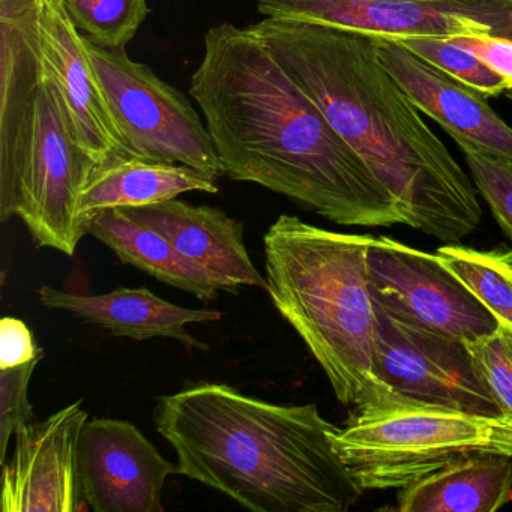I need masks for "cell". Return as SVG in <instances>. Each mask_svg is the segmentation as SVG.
<instances>
[{
  "mask_svg": "<svg viewBox=\"0 0 512 512\" xmlns=\"http://www.w3.org/2000/svg\"><path fill=\"white\" fill-rule=\"evenodd\" d=\"M113 124L131 157L184 164L212 178L223 175L206 124L187 97L125 49L110 50L86 40Z\"/></svg>",
  "mask_w": 512,
  "mask_h": 512,
  "instance_id": "6",
  "label": "cell"
},
{
  "mask_svg": "<svg viewBox=\"0 0 512 512\" xmlns=\"http://www.w3.org/2000/svg\"><path fill=\"white\" fill-rule=\"evenodd\" d=\"M97 167L80 143L47 71L14 206V215L28 227L37 247L53 248L70 257L76 254L77 245L88 235L80 218L79 200Z\"/></svg>",
  "mask_w": 512,
  "mask_h": 512,
  "instance_id": "7",
  "label": "cell"
},
{
  "mask_svg": "<svg viewBox=\"0 0 512 512\" xmlns=\"http://www.w3.org/2000/svg\"><path fill=\"white\" fill-rule=\"evenodd\" d=\"M455 143L469 167L476 191L487 202L494 220L512 242V163L490 157L470 143L461 140Z\"/></svg>",
  "mask_w": 512,
  "mask_h": 512,
  "instance_id": "24",
  "label": "cell"
},
{
  "mask_svg": "<svg viewBox=\"0 0 512 512\" xmlns=\"http://www.w3.org/2000/svg\"><path fill=\"white\" fill-rule=\"evenodd\" d=\"M77 31L104 49H125L149 14L148 0H64Z\"/></svg>",
  "mask_w": 512,
  "mask_h": 512,
  "instance_id": "22",
  "label": "cell"
},
{
  "mask_svg": "<svg viewBox=\"0 0 512 512\" xmlns=\"http://www.w3.org/2000/svg\"><path fill=\"white\" fill-rule=\"evenodd\" d=\"M38 298L44 307L70 311L83 322L100 326L115 337L136 341L172 338L188 349H209L208 344L187 331L188 323L218 322L223 317L220 311L179 307L146 287H121L104 295H76L43 286L38 290Z\"/></svg>",
  "mask_w": 512,
  "mask_h": 512,
  "instance_id": "17",
  "label": "cell"
},
{
  "mask_svg": "<svg viewBox=\"0 0 512 512\" xmlns=\"http://www.w3.org/2000/svg\"><path fill=\"white\" fill-rule=\"evenodd\" d=\"M88 235L110 248L125 265L134 266L167 286L193 293L200 301H214L220 283L149 224L134 220L122 208L104 209L89 218Z\"/></svg>",
  "mask_w": 512,
  "mask_h": 512,
  "instance_id": "20",
  "label": "cell"
},
{
  "mask_svg": "<svg viewBox=\"0 0 512 512\" xmlns=\"http://www.w3.org/2000/svg\"><path fill=\"white\" fill-rule=\"evenodd\" d=\"M44 352L31 329L17 317H4L0 322V370L19 367L32 361H41Z\"/></svg>",
  "mask_w": 512,
  "mask_h": 512,
  "instance_id": "27",
  "label": "cell"
},
{
  "mask_svg": "<svg viewBox=\"0 0 512 512\" xmlns=\"http://www.w3.org/2000/svg\"><path fill=\"white\" fill-rule=\"evenodd\" d=\"M512 502V457L469 455L400 488L398 512H496Z\"/></svg>",
  "mask_w": 512,
  "mask_h": 512,
  "instance_id": "18",
  "label": "cell"
},
{
  "mask_svg": "<svg viewBox=\"0 0 512 512\" xmlns=\"http://www.w3.org/2000/svg\"><path fill=\"white\" fill-rule=\"evenodd\" d=\"M41 40L55 82L83 148L98 166L131 157L104 100L86 38L68 17L64 0H43Z\"/></svg>",
  "mask_w": 512,
  "mask_h": 512,
  "instance_id": "15",
  "label": "cell"
},
{
  "mask_svg": "<svg viewBox=\"0 0 512 512\" xmlns=\"http://www.w3.org/2000/svg\"><path fill=\"white\" fill-rule=\"evenodd\" d=\"M434 254L500 323L512 326V275L499 259L496 248L478 251L460 244H445Z\"/></svg>",
  "mask_w": 512,
  "mask_h": 512,
  "instance_id": "21",
  "label": "cell"
},
{
  "mask_svg": "<svg viewBox=\"0 0 512 512\" xmlns=\"http://www.w3.org/2000/svg\"><path fill=\"white\" fill-rule=\"evenodd\" d=\"M122 209L134 220L160 230L182 256L211 274L223 292L238 293L241 287L266 290V278L245 247L244 224L221 209L178 199Z\"/></svg>",
  "mask_w": 512,
  "mask_h": 512,
  "instance_id": "16",
  "label": "cell"
},
{
  "mask_svg": "<svg viewBox=\"0 0 512 512\" xmlns=\"http://www.w3.org/2000/svg\"><path fill=\"white\" fill-rule=\"evenodd\" d=\"M88 421L77 401L17 430L13 457L2 464V512L89 508L79 478L80 437Z\"/></svg>",
  "mask_w": 512,
  "mask_h": 512,
  "instance_id": "12",
  "label": "cell"
},
{
  "mask_svg": "<svg viewBox=\"0 0 512 512\" xmlns=\"http://www.w3.org/2000/svg\"><path fill=\"white\" fill-rule=\"evenodd\" d=\"M506 97H508V100L512 103V91H506Z\"/></svg>",
  "mask_w": 512,
  "mask_h": 512,
  "instance_id": "30",
  "label": "cell"
},
{
  "mask_svg": "<svg viewBox=\"0 0 512 512\" xmlns=\"http://www.w3.org/2000/svg\"><path fill=\"white\" fill-rule=\"evenodd\" d=\"M218 190L217 179L184 164L121 158L95 169L80 196L79 214L86 226L92 215L104 209L139 208L190 191L217 194Z\"/></svg>",
  "mask_w": 512,
  "mask_h": 512,
  "instance_id": "19",
  "label": "cell"
},
{
  "mask_svg": "<svg viewBox=\"0 0 512 512\" xmlns=\"http://www.w3.org/2000/svg\"><path fill=\"white\" fill-rule=\"evenodd\" d=\"M371 238L332 232L293 215H280L263 236L266 292L346 406L385 389L374 374Z\"/></svg>",
  "mask_w": 512,
  "mask_h": 512,
  "instance_id": "4",
  "label": "cell"
},
{
  "mask_svg": "<svg viewBox=\"0 0 512 512\" xmlns=\"http://www.w3.org/2000/svg\"><path fill=\"white\" fill-rule=\"evenodd\" d=\"M499 259L502 260L505 268L508 269L509 274L512 275V248L500 247L496 248Z\"/></svg>",
  "mask_w": 512,
  "mask_h": 512,
  "instance_id": "29",
  "label": "cell"
},
{
  "mask_svg": "<svg viewBox=\"0 0 512 512\" xmlns=\"http://www.w3.org/2000/svg\"><path fill=\"white\" fill-rule=\"evenodd\" d=\"M265 17L316 23L373 38H455L493 34L512 40V0H256Z\"/></svg>",
  "mask_w": 512,
  "mask_h": 512,
  "instance_id": "9",
  "label": "cell"
},
{
  "mask_svg": "<svg viewBox=\"0 0 512 512\" xmlns=\"http://www.w3.org/2000/svg\"><path fill=\"white\" fill-rule=\"evenodd\" d=\"M467 347L500 413L512 419V326L499 323L496 331Z\"/></svg>",
  "mask_w": 512,
  "mask_h": 512,
  "instance_id": "25",
  "label": "cell"
},
{
  "mask_svg": "<svg viewBox=\"0 0 512 512\" xmlns=\"http://www.w3.org/2000/svg\"><path fill=\"white\" fill-rule=\"evenodd\" d=\"M380 64L419 112L436 121L454 142L470 143L497 160L512 163V127L487 97L413 55L400 41L376 38Z\"/></svg>",
  "mask_w": 512,
  "mask_h": 512,
  "instance_id": "14",
  "label": "cell"
},
{
  "mask_svg": "<svg viewBox=\"0 0 512 512\" xmlns=\"http://www.w3.org/2000/svg\"><path fill=\"white\" fill-rule=\"evenodd\" d=\"M158 433L178 475L254 512H347L362 490L334 446L337 425L316 404H275L226 383L158 398Z\"/></svg>",
  "mask_w": 512,
  "mask_h": 512,
  "instance_id": "3",
  "label": "cell"
},
{
  "mask_svg": "<svg viewBox=\"0 0 512 512\" xmlns=\"http://www.w3.org/2000/svg\"><path fill=\"white\" fill-rule=\"evenodd\" d=\"M367 263L374 301L398 319L466 343L499 328L496 316L436 254L380 235L371 238Z\"/></svg>",
  "mask_w": 512,
  "mask_h": 512,
  "instance_id": "10",
  "label": "cell"
},
{
  "mask_svg": "<svg viewBox=\"0 0 512 512\" xmlns=\"http://www.w3.org/2000/svg\"><path fill=\"white\" fill-rule=\"evenodd\" d=\"M400 43L442 73L485 97H499L508 91L505 80L484 64L472 50L449 38L413 37Z\"/></svg>",
  "mask_w": 512,
  "mask_h": 512,
  "instance_id": "23",
  "label": "cell"
},
{
  "mask_svg": "<svg viewBox=\"0 0 512 512\" xmlns=\"http://www.w3.org/2000/svg\"><path fill=\"white\" fill-rule=\"evenodd\" d=\"M374 374L412 400L503 416L476 370L466 341L398 319L374 301Z\"/></svg>",
  "mask_w": 512,
  "mask_h": 512,
  "instance_id": "8",
  "label": "cell"
},
{
  "mask_svg": "<svg viewBox=\"0 0 512 512\" xmlns=\"http://www.w3.org/2000/svg\"><path fill=\"white\" fill-rule=\"evenodd\" d=\"M461 46L472 50L487 67L499 74L508 91H512V40L493 34L466 35V37L449 38Z\"/></svg>",
  "mask_w": 512,
  "mask_h": 512,
  "instance_id": "28",
  "label": "cell"
},
{
  "mask_svg": "<svg viewBox=\"0 0 512 512\" xmlns=\"http://www.w3.org/2000/svg\"><path fill=\"white\" fill-rule=\"evenodd\" d=\"M248 29L388 188L404 226L443 244L478 229L472 178L380 64L376 38L274 17Z\"/></svg>",
  "mask_w": 512,
  "mask_h": 512,
  "instance_id": "2",
  "label": "cell"
},
{
  "mask_svg": "<svg viewBox=\"0 0 512 512\" xmlns=\"http://www.w3.org/2000/svg\"><path fill=\"white\" fill-rule=\"evenodd\" d=\"M178 466L128 421L86 422L79 445L83 497L95 512H161V493Z\"/></svg>",
  "mask_w": 512,
  "mask_h": 512,
  "instance_id": "13",
  "label": "cell"
},
{
  "mask_svg": "<svg viewBox=\"0 0 512 512\" xmlns=\"http://www.w3.org/2000/svg\"><path fill=\"white\" fill-rule=\"evenodd\" d=\"M190 95L223 175L340 226H404L388 188L250 29L223 23L206 32Z\"/></svg>",
  "mask_w": 512,
  "mask_h": 512,
  "instance_id": "1",
  "label": "cell"
},
{
  "mask_svg": "<svg viewBox=\"0 0 512 512\" xmlns=\"http://www.w3.org/2000/svg\"><path fill=\"white\" fill-rule=\"evenodd\" d=\"M332 439L362 490H400L469 455L512 457V419L424 403L385 388L355 406Z\"/></svg>",
  "mask_w": 512,
  "mask_h": 512,
  "instance_id": "5",
  "label": "cell"
},
{
  "mask_svg": "<svg viewBox=\"0 0 512 512\" xmlns=\"http://www.w3.org/2000/svg\"><path fill=\"white\" fill-rule=\"evenodd\" d=\"M37 361L0 370V463L7 461L8 443L23 425L34 422L28 391Z\"/></svg>",
  "mask_w": 512,
  "mask_h": 512,
  "instance_id": "26",
  "label": "cell"
},
{
  "mask_svg": "<svg viewBox=\"0 0 512 512\" xmlns=\"http://www.w3.org/2000/svg\"><path fill=\"white\" fill-rule=\"evenodd\" d=\"M43 0H0V221L14 217L47 64Z\"/></svg>",
  "mask_w": 512,
  "mask_h": 512,
  "instance_id": "11",
  "label": "cell"
}]
</instances>
